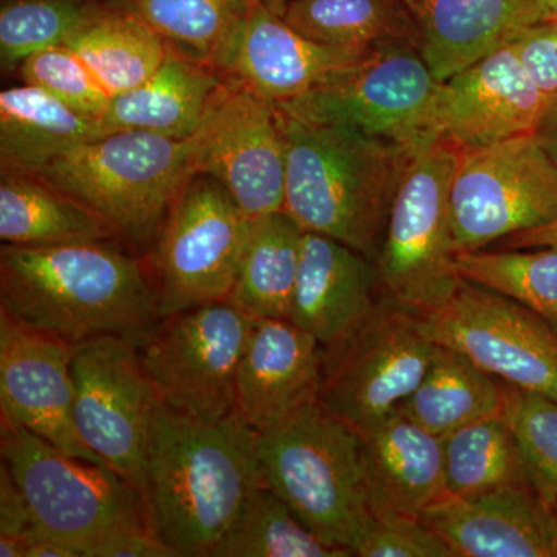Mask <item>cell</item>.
I'll return each instance as SVG.
<instances>
[{
	"label": "cell",
	"instance_id": "1",
	"mask_svg": "<svg viewBox=\"0 0 557 557\" xmlns=\"http://www.w3.org/2000/svg\"><path fill=\"white\" fill-rule=\"evenodd\" d=\"M256 437L237 410L203 421L160 403L145 500L150 527L178 557H215L263 485Z\"/></svg>",
	"mask_w": 557,
	"mask_h": 557
},
{
	"label": "cell",
	"instance_id": "2",
	"mask_svg": "<svg viewBox=\"0 0 557 557\" xmlns=\"http://www.w3.org/2000/svg\"><path fill=\"white\" fill-rule=\"evenodd\" d=\"M0 311L70 344L141 343L159 324V292L138 260L102 242L0 248Z\"/></svg>",
	"mask_w": 557,
	"mask_h": 557
},
{
	"label": "cell",
	"instance_id": "3",
	"mask_svg": "<svg viewBox=\"0 0 557 557\" xmlns=\"http://www.w3.org/2000/svg\"><path fill=\"white\" fill-rule=\"evenodd\" d=\"M277 113L287 152L284 211L304 231L375 262L395 194L418 148L346 124L278 108Z\"/></svg>",
	"mask_w": 557,
	"mask_h": 557
},
{
	"label": "cell",
	"instance_id": "4",
	"mask_svg": "<svg viewBox=\"0 0 557 557\" xmlns=\"http://www.w3.org/2000/svg\"><path fill=\"white\" fill-rule=\"evenodd\" d=\"M263 483L309 530L355 556L373 522L361 438L319 403L256 437Z\"/></svg>",
	"mask_w": 557,
	"mask_h": 557
},
{
	"label": "cell",
	"instance_id": "5",
	"mask_svg": "<svg viewBox=\"0 0 557 557\" xmlns=\"http://www.w3.org/2000/svg\"><path fill=\"white\" fill-rule=\"evenodd\" d=\"M39 178L94 212L113 234L149 240L196 175L194 141L112 132L70 150Z\"/></svg>",
	"mask_w": 557,
	"mask_h": 557
},
{
	"label": "cell",
	"instance_id": "6",
	"mask_svg": "<svg viewBox=\"0 0 557 557\" xmlns=\"http://www.w3.org/2000/svg\"><path fill=\"white\" fill-rule=\"evenodd\" d=\"M0 456L21 487L36 530L83 557L150 527L145 497L113 469L73 457L28 429L0 418Z\"/></svg>",
	"mask_w": 557,
	"mask_h": 557
},
{
	"label": "cell",
	"instance_id": "7",
	"mask_svg": "<svg viewBox=\"0 0 557 557\" xmlns=\"http://www.w3.org/2000/svg\"><path fill=\"white\" fill-rule=\"evenodd\" d=\"M458 152L460 148L443 137L413 152L373 262L387 299L413 313L448 302L463 281L450 214Z\"/></svg>",
	"mask_w": 557,
	"mask_h": 557
},
{
	"label": "cell",
	"instance_id": "8",
	"mask_svg": "<svg viewBox=\"0 0 557 557\" xmlns=\"http://www.w3.org/2000/svg\"><path fill=\"white\" fill-rule=\"evenodd\" d=\"M440 90L442 81L417 44L397 42L376 47L317 89L274 106L292 115L346 124L372 137L420 148L440 137Z\"/></svg>",
	"mask_w": 557,
	"mask_h": 557
},
{
	"label": "cell",
	"instance_id": "9",
	"mask_svg": "<svg viewBox=\"0 0 557 557\" xmlns=\"http://www.w3.org/2000/svg\"><path fill=\"white\" fill-rule=\"evenodd\" d=\"M256 318L230 300L161 318L138 344L161 405L219 421L236 412V381Z\"/></svg>",
	"mask_w": 557,
	"mask_h": 557
},
{
	"label": "cell",
	"instance_id": "10",
	"mask_svg": "<svg viewBox=\"0 0 557 557\" xmlns=\"http://www.w3.org/2000/svg\"><path fill=\"white\" fill-rule=\"evenodd\" d=\"M450 214L457 252L480 251L557 220V166L536 134L460 149Z\"/></svg>",
	"mask_w": 557,
	"mask_h": 557
},
{
	"label": "cell",
	"instance_id": "11",
	"mask_svg": "<svg viewBox=\"0 0 557 557\" xmlns=\"http://www.w3.org/2000/svg\"><path fill=\"white\" fill-rule=\"evenodd\" d=\"M73 420L81 442L145 497L159 395L137 341L100 336L73 346Z\"/></svg>",
	"mask_w": 557,
	"mask_h": 557
},
{
	"label": "cell",
	"instance_id": "12",
	"mask_svg": "<svg viewBox=\"0 0 557 557\" xmlns=\"http://www.w3.org/2000/svg\"><path fill=\"white\" fill-rule=\"evenodd\" d=\"M434 350L413 311L386 299L343 343L327 348L318 403L361 434L397 412L423 380Z\"/></svg>",
	"mask_w": 557,
	"mask_h": 557
},
{
	"label": "cell",
	"instance_id": "13",
	"mask_svg": "<svg viewBox=\"0 0 557 557\" xmlns=\"http://www.w3.org/2000/svg\"><path fill=\"white\" fill-rule=\"evenodd\" d=\"M413 314L432 343L557 403V330L518 300L463 278L448 302Z\"/></svg>",
	"mask_w": 557,
	"mask_h": 557
},
{
	"label": "cell",
	"instance_id": "14",
	"mask_svg": "<svg viewBox=\"0 0 557 557\" xmlns=\"http://www.w3.org/2000/svg\"><path fill=\"white\" fill-rule=\"evenodd\" d=\"M251 225L218 180L205 174L189 180L157 248L161 318L230 299Z\"/></svg>",
	"mask_w": 557,
	"mask_h": 557
},
{
	"label": "cell",
	"instance_id": "15",
	"mask_svg": "<svg viewBox=\"0 0 557 557\" xmlns=\"http://www.w3.org/2000/svg\"><path fill=\"white\" fill-rule=\"evenodd\" d=\"M193 141L196 174L218 180L249 219L284 211L287 152L273 102L226 81Z\"/></svg>",
	"mask_w": 557,
	"mask_h": 557
},
{
	"label": "cell",
	"instance_id": "16",
	"mask_svg": "<svg viewBox=\"0 0 557 557\" xmlns=\"http://www.w3.org/2000/svg\"><path fill=\"white\" fill-rule=\"evenodd\" d=\"M372 50L319 44L256 2L220 47L212 67L256 97L282 104L354 67Z\"/></svg>",
	"mask_w": 557,
	"mask_h": 557
},
{
	"label": "cell",
	"instance_id": "17",
	"mask_svg": "<svg viewBox=\"0 0 557 557\" xmlns=\"http://www.w3.org/2000/svg\"><path fill=\"white\" fill-rule=\"evenodd\" d=\"M73 346L0 311V418L70 456L108 465L81 442L73 420Z\"/></svg>",
	"mask_w": 557,
	"mask_h": 557
},
{
	"label": "cell",
	"instance_id": "18",
	"mask_svg": "<svg viewBox=\"0 0 557 557\" xmlns=\"http://www.w3.org/2000/svg\"><path fill=\"white\" fill-rule=\"evenodd\" d=\"M549 101L509 44L443 81L437 132L460 149L536 134Z\"/></svg>",
	"mask_w": 557,
	"mask_h": 557
},
{
	"label": "cell",
	"instance_id": "19",
	"mask_svg": "<svg viewBox=\"0 0 557 557\" xmlns=\"http://www.w3.org/2000/svg\"><path fill=\"white\" fill-rule=\"evenodd\" d=\"M420 519L457 557H557V511L539 486L446 496Z\"/></svg>",
	"mask_w": 557,
	"mask_h": 557
},
{
	"label": "cell",
	"instance_id": "20",
	"mask_svg": "<svg viewBox=\"0 0 557 557\" xmlns=\"http://www.w3.org/2000/svg\"><path fill=\"white\" fill-rule=\"evenodd\" d=\"M319 347L289 319H256L236 381L237 412L256 432L317 405L324 373Z\"/></svg>",
	"mask_w": 557,
	"mask_h": 557
},
{
	"label": "cell",
	"instance_id": "21",
	"mask_svg": "<svg viewBox=\"0 0 557 557\" xmlns=\"http://www.w3.org/2000/svg\"><path fill=\"white\" fill-rule=\"evenodd\" d=\"M372 260L332 237L306 231L289 321L322 347L343 343L380 302Z\"/></svg>",
	"mask_w": 557,
	"mask_h": 557
},
{
	"label": "cell",
	"instance_id": "22",
	"mask_svg": "<svg viewBox=\"0 0 557 557\" xmlns=\"http://www.w3.org/2000/svg\"><path fill=\"white\" fill-rule=\"evenodd\" d=\"M418 50L438 81L552 20V0H418Z\"/></svg>",
	"mask_w": 557,
	"mask_h": 557
},
{
	"label": "cell",
	"instance_id": "23",
	"mask_svg": "<svg viewBox=\"0 0 557 557\" xmlns=\"http://www.w3.org/2000/svg\"><path fill=\"white\" fill-rule=\"evenodd\" d=\"M358 435L373 516L398 512L421 518L449 496L437 435L399 410Z\"/></svg>",
	"mask_w": 557,
	"mask_h": 557
},
{
	"label": "cell",
	"instance_id": "24",
	"mask_svg": "<svg viewBox=\"0 0 557 557\" xmlns=\"http://www.w3.org/2000/svg\"><path fill=\"white\" fill-rule=\"evenodd\" d=\"M225 84L212 65L170 50L149 79L112 98L101 120L109 134L145 132L188 139L200 129Z\"/></svg>",
	"mask_w": 557,
	"mask_h": 557
},
{
	"label": "cell",
	"instance_id": "25",
	"mask_svg": "<svg viewBox=\"0 0 557 557\" xmlns=\"http://www.w3.org/2000/svg\"><path fill=\"white\" fill-rule=\"evenodd\" d=\"M104 123L32 84L0 94V170L36 175L51 161L108 135Z\"/></svg>",
	"mask_w": 557,
	"mask_h": 557
},
{
	"label": "cell",
	"instance_id": "26",
	"mask_svg": "<svg viewBox=\"0 0 557 557\" xmlns=\"http://www.w3.org/2000/svg\"><path fill=\"white\" fill-rule=\"evenodd\" d=\"M112 230L38 175L2 172L0 240L14 247H58L108 240Z\"/></svg>",
	"mask_w": 557,
	"mask_h": 557
},
{
	"label": "cell",
	"instance_id": "27",
	"mask_svg": "<svg viewBox=\"0 0 557 557\" xmlns=\"http://www.w3.org/2000/svg\"><path fill=\"white\" fill-rule=\"evenodd\" d=\"M502 403L500 381L461 351L435 344L423 380L398 410L443 438L472 421L498 416Z\"/></svg>",
	"mask_w": 557,
	"mask_h": 557
},
{
	"label": "cell",
	"instance_id": "28",
	"mask_svg": "<svg viewBox=\"0 0 557 557\" xmlns=\"http://www.w3.org/2000/svg\"><path fill=\"white\" fill-rule=\"evenodd\" d=\"M304 233L285 211L252 220L230 302L256 319H288Z\"/></svg>",
	"mask_w": 557,
	"mask_h": 557
},
{
	"label": "cell",
	"instance_id": "29",
	"mask_svg": "<svg viewBox=\"0 0 557 557\" xmlns=\"http://www.w3.org/2000/svg\"><path fill=\"white\" fill-rule=\"evenodd\" d=\"M64 46L97 73L113 97L149 79L170 51L159 33L120 5L97 7Z\"/></svg>",
	"mask_w": 557,
	"mask_h": 557
},
{
	"label": "cell",
	"instance_id": "30",
	"mask_svg": "<svg viewBox=\"0 0 557 557\" xmlns=\"http://www.w3.org/2000/svg\"><path fill=\"white\" fill-rule=\"evenodd\" d=\"M282 17L300 35L325 46H418L416 13L406 0H288Z\"/></svg>",
	"mask_w": 557,
	"mask_h": 557
},
{
	"label": "cell",
	"instance_id": "31",
	"mask_svg": "<svg viewBox=\"0 0 557 557\" xmlns=\"http://www.w3.org/2000/svg\"><path fill=\"white\" fill-rule=\"evenodd\" d=\"M442 443L449 496L537 486L518 435L502 413L472 421L445 435Z\"/></svg>",
	"mask_w": 557,
	"mask_h": 557
},
{
	"label": "cell",
	"instance_id": "32",
	"mask_svg": "<svg viewBox=\"0 0 557 557\" xmlns=\"http://www.w3.org/2000/svg\"><path fill=\"white\" fill-rule=\"evenodd\" d=\"M258 0H119L159 33L170 50L212 65L231 32Z\"/></svg>",
	"mask_w": 557,
	"mask_h": 557
},
{
	"label": "cell",
	"instance_id": "33",
	"mask_svg": "<svg viewBox=\"0 0 557 557\" xmlns=\"http://www.w3.org/2000/svg\"><path fill=\"white\" fill-rule=\"evenodd\" d=\"M460 276L544 318L557 330V248L458 252Z\"/></svg>",
	"mask_w": 557,
	"mask_h": 557
},
{
	"label": "cell",
	"instance_id": "34",
	"mask_svg": "<svg viewBox=\"0 0 557 557\" xmlns=\"http://www.w3.org/2000/svg\"><path fill=\"white\" fill-rule=\"evenodd\" d=\"M309 530L263 483L249 498L215 557H348Z\"/></svg>",
	"mask_w": 557,
	"mask_h": 557
},
{
	"label": "cell",
	"instance_id": "35",
	"mask_svg": "<svg viewBox=\"0 0 557 557\" xmlns=\"http://www.w3.org/2000/svg\"><path fill=\"white\" fill-rule=\"evenodd\" d=\"M98 5L90 0H2L0 64L13 72L39 51L62 46Z\"/></svg>",
	"mask_w": 557,
	"mask_h": 557
},
{
	"label": "cell",
	"instance_id": "36",
	"mask_svg": "<svg viewBox=\"0 0 557 557\" xmlns=\"http://www.w3.org/2000/svg\"><path fill=\"white\" fill-rule=\"evenodd\" d=\"M500 387L502 417L518 435L539 490L557 493V403L505 381Z\"/></svg>",
	"mask_w": 557,
	"mask_h": 557
},
{
	"label": "cell",
	"instance_id": "37",
	"mask_svg": "<svg viewBox=\"0 0 557 557\" xmlns=\"http://www.w3.org/2000/svg\"><path fill=\"white\" fill-rule=\"evenodd\" d=\"M22 83L32 84L86 115L101 119L113 95L78 54L67 46L39 51L22 62Z\"/></svg>",
	"mask_w": 557,
	"mask_h": 557
},
{
	"label": "cell",
	"instance_id": "38",
	"mask_svg": "<svg viewBox=\"0 0 557 557\" xmlns=\"http://www.w3.org/2000/svg\"><path fill=\"white\" fill-rule=\"evenodd\" d=\"M355 556L359 557H457L454 549L420 518L380 512L373 518Z\"/></svg>",
	"mask_w": 557,
	"mask_h": 557
},
{
	"label": "cell",
	"instance_id": "39",
	"mask_svg": "<svg viewBox=\"0 0 557 557\" xmlns=\"http://www.w3.org/2000/svg\"><path fill=\"white\" fill-rule=\"evenodd\" d=\"M512 44L531 78L549 98L557 97V20L539 22Z\"/></svg>",
	"mask_w": 557,
	"mask_h": 557
},
{
	"label": "cell",
	"instance_id": "40",
	"mask_svg": "<svg viewBox=\"0 0 557 557\" xmlns=\"http://www.w3.org/2000/svg\"><path fill=\"white\" fill-rule=\"evenodd\" d=\"M35 530L30 508L7 465H0V536L25 537Z\"/></svg>",
	"mask_w": 557,
	"mask_h": 557
},
{
	"label": "cell",
	"instance_id": "41",
	"mask_svg": "<svg viewBox=\"0 0 557 557\" xmlns=\"http://www.w3.org/2000/svg\"><path fill=\"white\" fill-rule=\"evenodd\" d=\"M94 557H178L152 528L120 534L94 553Z\"/></svg>",
	"mask_w": 557,
	"mask_h": 557
},
{
	"label": "cell",
	"instance_id": "42",
	"mask_svg": "<svg viewBox=\"0 0 557 557\" xmlns=\"http://www.w3.org/2000/svg\"><path fill=\"white\" fill-rule=\"evenodd\" d=\"M557 248V220L539 228L522 231L500 240L497 249Z\"/></svg>",
	"mask_w": 557,
	"mask_h": 557
},
{
	"label": "cell",
	"instance_id": "43",
	"mask_svg": "<svg viewBox=\"0 0 557 557\" xmlns=\"http://www.w3.org/2000/svg\"><path fill=\"white\" fill-rule=\"evenodd\" d=\"M27 555L25 557H83L78 549L70 547L57 537L49 536L39 530H32L25 536Z\"/></svg>",
	"mask_w": 557,
	"mask_h": 557
},
{
	"label": "cell",
	"instance_id": "44",
	"mask_svg": "<svg viewBox=\"0 0 557 557\" xmlns=\"http://www.w3.org/2000/svg\"><path fill=\"white\" fill-rule=\"evenodd\" d=\"M536 135L539 141L547 150L549 159L555 161L557 166V97L549 101L547 112L541 121Z\"/></svg>",
	"mask_w": 557,
	"mask_h": 557
},
{
	"label": "cell",
	"instance_id": "45",
	"mask_svg": "<svg viewBox=\"0 0 557 557\" xmlns=\"http://www.w3.org/2000/svg\"><path fill=\"white\" fill-rule=\"evenodd\" d=\"M25 555H27L25 537L0 536V556L25 557Z\"/></svg>",
	"mask_w": 557,
	"mask_h": 557
},
{
	"label": "cell",
	"instance_id": "46",
	"mask_svg": "<svg viewBox=\"0 0 557 557\" xmlns=\"http://www.w3.org/2000/svg\"><path fill=\"white\" fill-rule=\"evenodd\" d=\"M258 2L262 3V5L267 7V9L273 11V13L278 14V16H282L288 0H258Z\"/></svg>",
	"mask_w": 557,
	"mask_h": 557
},
{
	"label": "cell",
	"instance_id": "47",
	"mask_svg": "<svg viewBox=\"0 0 557 557\" xmlns=\"http://www.w3.org/2000/svg\"><path fill=\"white\" fill-rule=\"evenodd\" d=\"M545 497H547L548 500L552 502L553 507H555L557 511V493L545 494Z\"/></svg>",
	"mask_w": 557,
	"mask_h": 557
},
{
	"label": "cell",
	"instance_id": "48",
	"mask_svg": "<svg viewBox=\"0 0 557 557\" xmlns=\"http://www.w3.org/2000/svg\"><path fill=\"white\" fill-rule=\"evenodd\" d=\"M552 20H557V0H552Z\"/></svg>",
	"mask_w": 557,
	"mask_h": 557
},
{
	"label": "cell",
	"instance_id": "49",
	"mask_svg": "<svg viewBox=\"0 0 557 557\" xmlns=\"http://www.w3.org/2000/svg\"><path fill=\"white\" fill-rule=\"evenodd\" d=\"M409 3L410 9H416L418 0H406Z\"/></svg>",
	"mask_w": 557,
	"mask_h": 557
}]
</instances>
